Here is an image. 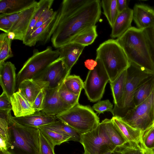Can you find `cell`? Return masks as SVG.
Wrapping results in <instances>:
<instances>
[{"mask_svg": "<svg viewBox=\"0 0 154 154\" xmlns=\"http://www.w3.org/2000/svg\"><path fill=\"white\" fill-rule=\"evenodd\" d=\"M59 49L53 50L50 46L39 51L36 49L32 55L25 63L17 76L16 90L23 80L33 78L59 57Z\"/></svg>", "mask_w": 154, "mask_h": 154, "instance_id": "obj_6", "label": "cell"}, {"mask_svg": "<svg viewBox=\"0 0 154 154\" xmlns=\"http://www.w3.org/2000/svg\"><path fill=\"white\" fill-rule=\"evenodd\" d=\"M38 2L23 11L10 15H4L11 22L12 26L10 32L15 35L14 40L23 41L33 15L38 5Z\"/></svg>", "mask_w": 154, "mask_h": 154, "instance_id": "obj_13", "label": "cell"}, {"mask_svg": "<svg viewBox=\"0 0 154 154\" xmlns=\"http://www.w3.org/2000/svg\"><path fill=\"white\" fill-rule=\"evenodd\" d=\"M12 109L10 98L3 91L0 96V110L11 111Z\"/></svg>", "mask_w": 154, "mask_h": 154, "instance_id": "obj_43", "label": "cell"}, {"mask_svg": "<svg viewBox=\"0 0 154 154\" xmlns=\"http://www.w3.org/2000/svg\"><path fill=\"white\" fill-rule=\"evenodd\" d=\"M62 59L59 58L33 78L48 82V88H53L61 85L70 73Z\"/></svg>", "mask_w": 154, "mask_h": 154, "instance_id": "obj_11", "label": "cell"}, {"mask_svg": "<svg viewBox=\"0 0 154 154\" xmlns=\"http://www.w3.org/2000/svg\"><path fill=\"white\" fill-rule=\"evenodd\" d=\"M82 154H89L85 151H84V152Z\"/></svg>", "mask_w": 154, "mask_h": 154, "instance_id": "obj_55", "label": "cell"}, {"mask_svg": "<svg viewBox=\"0 0 154 154\" xmlns=\"http://www.w3.org/2000/svg\"><path fill=\"white\" fill-rule=\"evenodd\" d=\"M97 63L92 69L89 70L84 82L85 94L91 102L100 100L104 92L106 86L109 78L100 60L96 57Z\"/></svg>", "mask_w": 154, "mask_h": 154, "instance_id": "obj_7", "label": "cell"}, {"mask_svg": "<svg viewBox=\"0 0 154 154\" xmlns=\"http://www.w3.org/2000/svg\"><path fill=\"white\" fill-rule=\"evenodd\" d=\"M133 20L139 29L154 28V9L145 4H135L133 9Z\"/></svg>", "mask_w": 154, "mask_h": 154, "instance_id": "obj_18", "label": "cell"}, {"mask_svg": "<svg viewBox=\"0 0 154 154\" xmlns=\"http://www.w3.org/2000/svg\"><path fill=\"white\" fill-rule=\"evenodd\" d=\"M8 34V36L9 38L11 40H14L15 37V35L13 32H10Z\"/></svg>", "mask_w": 154, "mask_h": 154, "instance_id": "obj_50", "label": "cell"}, {"mask_svg": "<svg viewBox=\"0 0 154 154\" xmlns=\"http://www.w3.org/2000/svg\"><path fill=\"white\" fill-rule=\"evenodd\" d=\"M142 140L147 147L154 149V124L142 131Z\"/></svg>", "mask_w": 154, "mask_h": 154, "instance_id": "obj_36", "label": "cell"}, {"mask_svg": "<svg viewBox=\"0 0 154 154\" xmlns=\"http://www.w3.org/2000/svg\"><path fill=\"white\" fill-rule=\"evenodd\" d=\"M89 0H63L60 9H59L62 18L61 21L75 12L87 3Z\"/></svg>", "mask_w": 154, "mask_h": 154, "instance_id": "obj_28", "label": "cell"}, {"mask_svg": "<svg viewBox=\"0 0 154 154\" xmlns=\"http://www.w3.org/2000/svg\"><path fill=\"white\" fill-rule=\"evenodd\" d=\"M59 92L63 100L72 107L79 103L80 96L75 95L69 91L66 88L64 82L60 87Z\"/></svg>", "mask_w": 154, "mask_h": 154, "instance_id": "obj_35", "label": "cell"}, {"mask_svg": "<svg viewBox=\"0 0 154 154\" xmlns=\"http://www.w3.org/2000/svg\"><path fill=\"white\" fill-rule=\"evenodd\" d=\"M37 2L35 0H0V14L8 15L20 12Z\"/></svg>", "mask_w": 154, "mask_h": 154, "instance_id": "obj_24", "label": "cell"}, {"mask_svg": "<svg viewBox=\"0 0 154 154\" xmlns=\"http://www.w3.org/2000/svg\"><path fill=\"white\" fill-rule=\"evenodd\" d=\"M16 70L14 65L11 62L0 64V85L10 98L16 90Z\"/></svg>", "mask_w": 154, "mask_h": 154, "instance_id": "obj_15", "label": "cell"}, {"mask_svg": "<svg viewBox=\"0 0 154 154\" xmlns=\"http://www.w3.org/2000/svg\"><path fill=\"white\" fill-rule=\"evenodd\" d=\"M96 57L103 64L109 78L114 81L130 65L125 52L116 39H108L96 50Z\"/></svg>", "mask_w": 154, "mask_h": 154, "instance_id": "obj_4", "label": "cell"}, {"mask_svg": "<svg viewBox=\"0 0 154 154\" xmlns=\"http://www.w3.org/2000/svg\"><path fill=\"white\" fill-rule=\"evenodd\" d=\"M12 26L11 22L5 15L0 14V29L8 34L11 31Z\"/></svg>", "mask_w": 154, "mask_h": 154, "instance_id": "obj_44", "label": "cell"}, {"mask_svg": "<svg viewBox=\"0 0 154 154\" xmlns=\"http://www.w3.org/2000/svg\"><path fill=\"white\" fill-rule=\"evenodd\" d=\"M54 2V0H40L38 2V6L31 19L24 38L30 34L43 13L51 8Z\"/></svg>", "mask_w": 154, "mask_h": 154, "instance_id": "obj_31", "label": "cell"}, {"mask_svg": "<svg viewBox=\"0 0 154 154\" xmlns=\"http://www.w3.org/2000/svg\"><path fill=\"white\" fill-rule=\"evenodd\" d=\"M116 40L130 63L154 73L144 30L132 26Z\"/></svg>", "mask_w": 154, "mask_h": 154, "instance_id": "obj_2", "label": "cell"}, {"mask_svg": "<svg viewBox=\"0 0 154 154\" xmlns=\"http://www.w3.org/2000/svg\"><path fill=\"white\" fill-rule=\"evenodd\" d=\"M153 124H154V122H153Z\"/></svg>", "mask_w": 154, "mask_h": 154, "instance_id": "obj_56", "label": "cell"}, {"mask_svg": "<svg viewBox=\"0 0 154 154\" xmlns=\"http://www.w3.org/2000/svg\"><path fill=\"white\" fill-rule=\"evenodd\" d=\"M93 109L96 112V114L109 112L113 115V105L109 100H99L92 106Z\"/></svg>", "mask_w": 154, "mask_h": 154, "instance_id": "obj_37", "label": "cell"}, {"mask_svg": "<svg viewBox=\"0 0 154 154\" xmlns=\"http://www.w3.org/2000/svg\"><path fill=\"white\" fill-rule=\"evenodd\" d=\"M64 83L69 91L77 95L80 96L84 88V82L79 76L75 75H68Z\"/></svg>", "mask_w": 154, "mask_h": 154, "instance_id": "obj_34", "label": "cell"}, {"mask_svg": "<svg viewBox=\"0 0 154 154\" xmlns=\"http://www.w3.org/2000/svg\"><path fill=\"white\" fill-rule=\"evenodd\" d=\"M79 142L84 151L89 154H104L116 152V148L101 122L94 129L81 135Z\"/></svg>", "mask_w": 154, "mask_h": 154, "instance_id": "obj_8", "label": "cell"}, {"mask_svg": "<svg viewBox=\"0 0 154 154\" xmlns=\"http://www.w3.org/2000/svg\"><path fill=\"white\" fill-rule=\"evenodd\" d=\"M14 119L19 124L23 126L36 128L55 123L59 120L56 115L46 113L42 111L23 117H13Z\"/></svg>", "mask_w": 154, "mask_h": 154, "instance_id": "obj_17", "label": "cell"}, {"mask_svg": "<svg viewBox=\"0 0 154 154\" xmlns=\"http://www.w3.org/2000/svg\"><path fill=\"white\" fill-rule=\"evenodd\" d=\"M150 32L154 35V28H148Z\"/></svg>", "mask_w": 154, "mask_h": 154, "instance_id": "obj_52", "label": "cell"}, {"mask_svg": "<svg viewBox=\"0 0 154 154\" xmlns=\"http://www.w3.org/2000/svg\"><path fill=\"white\" fill-rule=\"evenodd\" d=\"M49 85V83L47 82L32 79H28L20 83L17 91L32 104L40 92L43 89L47 88Z\"/></svg>", "mask_w": 154, "mask_h": 154, "instance_id": "obj_20", "label": "cell"}, {"mask_svg": "<svg viewBox=\"0 0 154 154\" xmlns=\"http://www.w3.org/2000/svg\"><path fill=\"white\" fill-rule=\"evenodd\" d=\"M104 14L112 27L119 12L117 5V0H103L101 2Z\"/></svg>", "mask_w": 154, "mask_h": 154, "instance_id": "obj_30", "label": "cell"}, {"mask_svg": "<svg viewBox=\"0 0 154 154\" xmlns=\"http://www.w3.org/2000/svg\"><path fill=\"white\" fill-rule=\"evenodd\" d=\"M154 87V74L143 82L137 87L134 95V106L144 101L149 96Z\"/></svg>", "mask_w": 154, "mask_h": 154, "instance_id": "obj_26", "label": "cell"}, {"mask_svg": "<svg viewBox=\"0 0 154 154\" xmlns=\"http://www.w3.org/2000/svg\"><path fill=\"white\" fill-rule=\"evenodd\" d=\"M127 75V69L123 71L114 81L109 82L114 103L113 116H118L123 108Z\"/></svg>", "mask_w": 154, "mask_h": 154, "instance_id": "obj_19", "label": "cell"}, {"mask_svg": "<svg viewBox=\"0 0 154 154\" xmlns=\"http://www.w3.org/2000/svg\"><path fill=\"white\" fill-rule=\"evenodd\" d=\"M96 63L97 62L95 60L91 59L87 60L85 62V66L89 70L93 69Z\"/></svg>", "mask_w": 154, "mask_h": 154, "instance_id": "obj_49", "label": "cell"}, {"mask_svg": "<svg viewBox=\"0 0 154 154\" xmlns=\"http://www.w3.org/2000/svg\"><path fill=\"white\" fill-rule=\"evenodd\" d=\"M0 154H11L7 150H0Z\"/></svg>", "mask_w": 154, "mask_h": 154, "instance_id": "obj_51", "label": "cell"}, {"mask_svg": "<svg viewBox=\"0 0 154 154\" xmlns=\"http://www.w3.org/2000/svg\"><path fill=\"white\" fill-rule=\"evenodd\" d=\"M113 153L112 152H106L104 154H112V153Z\"/></svg>", "mask_w": 154, "mask_h": 154, "instance_id": "obj_54", "label": "cell"}, {"mask_svg": "<svg viewBox=\"0 0 154 154\" xmlns=\"http://www.w3.org/2000/svg\"><path fill=\"white\" fill-rule=\"evenodd\" d=\"M119 154H142L140 145L128 146Z\"/></svg>", "mask_w": 154, "mask_h": 154, "instance_id": "obj_45", "label": "cell"}, {"mask_svg": "<svg viewBox=\"0 0 154 154\" xmlns=\"http://www.w3.org/2000/svg\"><path fill=\"white\" fill-rule=\"evenodd\" d=\"M0 150H7L10 146L9 142L0 136Z\"/></svg>", "mask_w": 154, "mask_h": 154, "instance_id": "obj_47", "label": "cell"}, {"mask_svg": "<svg viewBox=\"0 0 154 154\" xmlns=\"http://www.w3.org/2000/svg\"><path fill=\"white\" fill-rule=\"evenodd\" d=\"M46 94V88H45L40 92L35 98L32 104L33 108L35 112L41 111L43 109Z\"/></svg>", "mask_w": 154, "mask_h": 154, "instance_id": "obj_40", "label": "cell"}, {"mask_svg": "<svg viewBox=\"0 0 154 154\" xmlns=\"http://www.w3.org/2000/svg\"><path fill=\"white\" fill-rule=\"evenodd\" d=\"M10 99L12 110L15 117L25 116L35 112L32 104L18 91L15 92L11 97Z\"/></svg>", "mask_w": 154, "mask_h": 154, "instance_id": "obj_23", "label": "cell"}, {"mask_svg": "<svg viewBox=\"0 0 154 154\" xmlns=\"http://www.w3.org/2000/svg\"><path fill=\"white\" fill-rule=\"evenodd\" d=\"M101 123L104 126L108 137L119 154L128 145L119 132L111 119H106Z\"/></svg>", "mask_w": 154, "mask_h": 154, "instance_id": "obj_25", "label": "cell"}, {"mask_svg": "<svg viewBox=\"0 0 154 154\" xmlns=\"http://www.w3.org/2000/svg\"><path fill=\"white\" fill-rule=\"evenodd\" d=\"M140 145L142 154H154V149L149 148L146 147L142 140Z\"/></svg>", "mask_w": 154, "mask_h": 154, "instance_id": "obj_48", "label": "cell"}, {"mask_svg": "<svg viewBox=\"0 0 154 154\" xmlns=\"http://www.w3.org/2000/svg\"><path fill=\"white\" fill-rule=\"evenodd\" d=\"M153 89L147 99L129 109L122 118L132 127L143 131L153 123Z\"/></svg>", "mask_w": 154, "mask_h": 154, "instance_id": "obj_10", "label": "cell"}, {"mask_svg": "<svg viewBox=\"0 0 154 154\" xmlns=\"http://www.w3.org/2000/svg\"><path fill=\"white\" fill-rule=\"evenodd\" d=\"M97 36L96 26H92L78 35L70 42L79 44L85 47L92 44Z\"/></svg>", "mask_w": 154, "mask_h": 154, "instance_id": "obj_29", "label": "cell"}, {"mask_svg": "<svg viewBox=\"0 0 154 154\" xmlns=\"http://www.w3.org/2000/svg\"><path fill=\"white\" fill-rule=\"evenodd\" d=\"M0 136L9 141L8 120L0 118Z\"/></svg>", "mask_w": 154, "mask_h": 154, "instance_id": "obj_42", "label": "cell"}, {"mask_svg": "<svg viewBox=\"0 0 154 154\" xmlns=\"http://www.w3.org/2000/svg\"><path fill=\"white\" fill-rule=\"evenodd\" d=\"M85 47L79 44L70 42L58 48L59 57L62 59L69 72H70Z\"/></svg>", "mask_w": 154, "mask_h": 154, "instance_id": "obj_21", "label": "cell"}, {"mask_svg": "<svg viewBox=\"0 0 154 154\" xmlns=\"http://www.w3.org/2000/svg\"><path fill=\"white\" fill-rule=\"evenodd\" d=\"M42 127L68 135L71 137L70 140L80 142L81 135L70 126L60 120Z\"/></svg>", "mask_w": 154, "mask_h": 154, "instance_id": "obj_27", "label": "cell"}, {"mask_svg": "<svg viewBox=\"0 0 154 154\" xmlns=\"http://www.w3.org/2000/svg\"><path fill=\"white\" fill-rule=\"evenodd\" d=\"M62 85L54 88H46L45 104L44 108L42 111L57 116L72 107L65 103L60 96L59 91Z\"/></svg>", "mask_w": 154, "mask_h": 154, "instance_id": "obj_14", "label": "cell"}, {"mask_svg": "<svg viewBox=\"0 0 154 154\" xmlns=\"http://www.w3.org/2000/svg\"><path fill=\"white\" fill-rule=\"evenodd\" d=\"M38 128L41 132L54 146L70 140L71 137L68 135L43 127Z\"/></svg>", "mask_w": 154, "mask_h": 154, "instance_id": "obj_32", "label": "cell"}, {"mask_svg": "<svg viewBox=\"0 0 154 154\" xmlns=\"http://www.w3.org/2000/svg\"><path fill=\"white\" fill-rule=\"evenodd\" d=\"M133 20V9L128 7L119 13L113 26L110 35L112 38H118L131 26Z\"/></svg>", "mask_w": 154, "mask_h": 154, "instance_id": "obj_22", "label": "cell"}, {"mask_svg": "<svg viewBox=\"0 0 154 154\" xmlns=\"http://www.w3.org/2000/svg\"><path fill=\"white\" fill-rule=\"evenodd\" d=\"M39 154H55L52 144L40 131Z\"/></svg>", "mask_w": 154, "mask_h": 154, "instance_id": "obj_38", "label": "cell"}, {"mask_svg": "<svg viewBox=\"0 0 154 154\" xmlns=\"http://www.w3.org/2000/svg\"><path fill=\"white\" fill-rule=\"evenodd\" d=\"M56 116L80 135L94 129L100 123L99 118L91 106L79 103Z\"/></svg>", "mask_w": 154, "mask_h": 154, "instance_id": "obj_5", "label": "cell"}, {"mask_svg": "<svg viewBox=\"0 0 154 154\" xmlns=\"http://www.w3.org/2000/svg\"><path fill=\"white\" fill-rule=\"evenodd\" d=\"M153 109L154 111V87L153 88Z\"/></svg>", "mask_w": 154, "mask_h": 154, "instance_id": "obj_53", "label": "cell"}, {"mask_svg": "<svg viewBox=\"0 0 154 154\" xmlns=\"http://www.w3.org/2000/svg\"><path fill=\"white\" fill-rule=\"evenodd\" d=\"M154 68V35L148 29L144 30Z\"/></svg>", "mask_w": 154, "mask_h": 154, "instance_id": "obj_41", "label": "cell"}, {"mask_svg": "<svg viewBox=\"0 0 154 154\" xmlns=\"http://www.w3.org/2000/svg\"><path fill=\"white\" fill-rule=\"evenodd\" d=\"M11 154H39L40 133L38 128L26 127L16 122L10 113L8 116Z\"/></svg>", "mask_w": 154, "mask_h": 154, "instance_id": "obj_3", "label": "cell"}, {"mask_svg": "<svg viewBox=\"0 0 154 154\" xmlns=\"http://www.w3.org/2000/svg\"><path fill=\"white\" fill-rule=\"evenodd\" d=\"M57 11H54L51 8L45 10L39 18L30 34L52 17Z\"/></svg>", "mask_w": 154, "mask_h": 154, "instance_id": "obj_39", "label": "cell"}, {"mask_svg": "<svg viewBox=\"0 0 154 154\" xmlns=\"http://www.w3.org/2000/svg\"><path fill=\"white\" fill-rule=\"evenodd\" d=\"M61 19L58 10L52 17L25 38L23 41V44L26 46L32 47L38 42H41L43 44L46 43L50 41Z\"/></svg>", "mask_w": 154, "mask_h": 154, "instance_id": "obj_12", "label": "cell"}, {"mask_svg": "<svg viewBox=\"0 0 154 154\" xmlns=\"http://www.w3.org/2000/svg\"><path fill=\"white\" fill-rule=\"evenodd\" d=\"M101 2L90 0L75 12L61 20L51 38L52 45L59 48L76 35L96 24L101 14Z\"/></svg>", "mask_w": 154, "mask_h": 154, "instance_id": "obj_1", "label": "cell"}, {"mask_svg": "<svg viewBox=\"0 0 154 154\" xmlns=\"http://www.w3.org/2000/svg\"><path fill=\"white\" fill-rule=\"evenodd\" d=\"M117 5L119 13L128 7L127 1L126 0H117Z\"/></svg>", "mask_w": 154, "mask_h": 154, "instance_id": "obj_46", "label": "cell"}, {"mask_svg": "<svg viewBox=\"0 0 154 154\" xmlns=\"http://www.w3.org/2000/svg\"><path fill=\"white\" fill-rule=\"evenodd\" d=\"M12 40L9 38L8 34L2 33L0 35V64L13 57L11 46Z\"/></svg>", "mask_w": 154, "mask_h": 154, "instance_id": "obj_33", "label": "cell"}, {"mask_svg": "<svg viewBox=\"0 0 154 154\" xmlns=\"http://www.w3.org/2000/svg\"><path fill=\"white\" fill-rule=\"evenodd\" d=\"M127 69L125 86L124 106L118 116L122 118L127 111L134 106V93L138 86L144 81L154 74L131 63Z\"/></svg>", "mask_w": 154, "mask_h": 154, "instance_id": "obj_9", "label": "cell"}, {"mask_svg": "<svg viewBox=\"0 0 154 154\" xmlns=\"http://www.w3.org/2000/svg\"><path fill=\"white\" fill-rule=\"evenodd\" d=\"M111 119L128 145H140L142 131L132 127L120 117L113 116Z\"/></svg>", "mask_w": 154, "mask_h": 154, "instance_id": "obj_16", "label": "cell"}]
</instances>
